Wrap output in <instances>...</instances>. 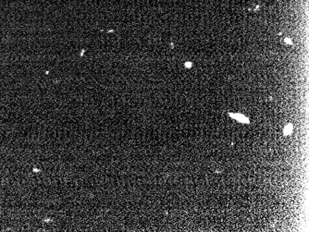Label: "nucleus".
<instances>
[{
	"mask_svg": "<svg viewBox=\"0 0 309 232\" xmlns=\"http://www.w3.org/2000/svg\"><path fill=\"white\" fill-rule=\"evenodd\" d=\"M229 116L232 119L236 120V121L239 123H242V124H249L250 123L249 118L246 117L245 115L242 114V113H229Z\"/></svg>",
	"mask_w": 309,
	"mask_h": 232,
	"instance_id": "obj_1",
	"label": "nucleus"
},
{
	"mask_svg": "<svg viewBox=\"0 0 309 232\" xmlns=\"http://www.w3.org/2000/svg\"><path fill=\"white\" fill-rule=\"evenodd\" d=\"M293 132V125L292 123H288L285 125L284 129H283V134L284 136H290Z\"/></svg>",
	"mask_w": 309,
	"mask_h": 232,
	"instance_id": "obj_2",
	"label": "nucleus"
},
{
	"mask_svg": "<svg viewBox=\"0 0 309 232\" xmlns=\"http://www.w3.org/2000/svg\"><path fill=\"white\" fill-rule=\"evenodd\" d=\"M185 66L189 69V68H191V66H192V63H190V62H187V63H185Z\"/></svg>",
	"mask_w": 309,
	"mask_h": 232,
	"instance_id": "obj_3",
	"label": "nucleus"
}]
</instances>
